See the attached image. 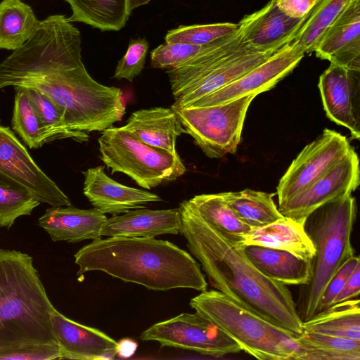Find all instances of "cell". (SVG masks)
Instances as JSON below:
<instances>
[{"instance_id":"6da1fadb","label":"cell","mask_w":360,"mask_h":360,"mask_svg":"<svg viewBox=\"0 0 360 360\" xmlns=\"http://www.w3.org/2000/svg\"><path fill=\"white\" fill-rule=\"evenodd\" d=\"M181 231L210 284L253 314L299 335L303 333L289 289L263 275L245 255L243 245L210 225L188 200L180 203Z\"/></svg>"},{"instance_id":"7a4b0ae2","label":"cell","mask_w":360,"mask_h":360,"mask_svg":"<svg viewBox=\"0 0 360 360\" xmlns=\"http://www.w3.org/2000/svg\"><path fill=\"white\" fill-rule=\"evenodd\" d=\"M79 278L100 271L148 290L191 288L205 291L207 283L196 260L167 240L155 238L108 237L94 240L75 255Z\"/></svg>"},{"instance_id":"3957f363","label":"cell","mask_w":360,"mask_h":360,"mask_svg":"<svg viewBox=\"0 0 360 360\" xmlns=\"http://www.w3.org/2000/svg\"><path fill=\"white\" fill-rule=\"evenodd\" d=\"M55 310L33 258L20 251L0 249V354L29 346L56 345L51 325Z\"/></svg>"},{"instance_id":"277c9868","label":"cell","mask_w":360,"mask_h":360,"mask_svg":"<svg viewBox=\"0 0 360 360\" xmlns=\"http://www.w3.org/2000/svg\"><path fill=\"white\" fill-rule=\"evenodd\" d=\"M8 86L36 90L62 110L67 126L75 131H103L120 121L126 104L121 89L103 85L84 63H68L25 75Z\"/></svg>"},{"instance_id":"5b68a950","label":"cell","mask_w":360,"mask_h":360,"mask_svg":"<svg viewBox=\"0 0 360 360\" xmlns=\"http://www.w3.org/2000/svg\"><path fill=\"white\" fill-rule=\"evenodd\" d=\"M356 217V199L351 194L319 207L307 218L304 229L316 253L311 262V278L307 284L301 285L296 304L302 323L317 314L328 283L354 255L351 236Z\"/></svg>"},{"instance_id":"8992f818","label":"cell","mask_w":360,"mask_h":360,"mask_svg":"<svg viewBox=\"0 0 360 360\" xmlns=\"http://www.w3.org/2000/svg\"><path fill=\"white\" fill-rule=\"evenodd\" d=\"M189 304L253 357L295 359L299 351L298 335L253 314L221 292L203 291L192 298Z\"/></svg>"},{"instance_id":"52a82bcc","label":"cell","mask_w":360,"mask_h":360,"mask_svg":"<svg viewBox=\"0 0 360 360\" xmlns=\"http://www.w3.org/2000/svg\"><path fill=\"white\" fill-rule=\"evenodd\" d=\"M98 142L101 159L112 174L123 173L146 189L174 181L186 171L179 155L145 143L123 127L105 129Z\"/></svg>"},{"instance_id":"ba28073f","label":"cell","mask_w":360,"mask_h":360,"mask_svg":"<svg viewBox=\"0 0 360 360\" xmlns=\"http://www.w3.org/2000/svg\"><path fill=\"white\" fill-rule=\"evenodd\" d=\"M79 31L63 15L39 21L31 37L0 63V89L11 80L53 66L82 60Z\"/></svg>"},{"instance_id":"9c48e42d","label":"cell","mask_w":360,"mask_h":360,"mask_svg":"<svg viewBox=\"0 0 360 360\" xmlns=\"http://www.w3.org/2000/svg\"><path fill=\"white\" fill-rule=\"evenodd\" d=\"M256 95L204 107L171 106L186 134L210 158L234 154L241 140L248 108Z\"/></svg>"},{"instance_id":"30bf717a","label":"cell","mask_w":360,"mask_h":360,"mask_svg":"<svg viewBox=\"0 0 360 360\" xmlns=\"http://www.w3.org/2000/svg\"><path fill=\"white\" fill-rule=\"evenodd\" d=\"M143 341H156L170 347L213 357L240 352V347L199 313H182L153 324L140 335Z\"/></svg>"},{"instance_id":"8fae6325","label":"cell","mask_w":360,"mask_h":360,"mask_svg":"<svg viewBox=\"0 0 360 360\" xmlns=\"http://www.w3.org/2000/svg\"><path fill=\"white\" fill-rule=\"evenodd\" d=\"M354 149L347 138L324 129L292 160L281 178L276 194L278 205L304 191Z\"/></svg>"},{"instance_id":"7c38bea8","label":"cell","mask_w":360,"mask_h":360,"mask_svg":"<svg viewBox=\"0 0 360 360\" xmlns=\"http://www.w3.org/2000/svg\"><path fill=\"white\" fill-rule=\"evenodd\" d=\"M304 55V49L293 40L237 79L185 108L218 105L244 96H257L269 91L290 73Z\"/></svg>"},{"instance_id":"4fadbf2b","label":"cell","mask_w":360,"mask_h":360,"mask_svg":"<svg viewBox=\"0 0 360 360\" xmlns=\"http://www.w3.org/2000/svg\"><path fill=\"white\" fill-rule=\"evenodd\" d=\"M360 183L359 160L352 151L325 174L298 194L278 205V210L304 225L307 218L319 207L351 195Z\"/></svg>"},{"instance_id":"5bb4252c","label":"cell","mask_w":360,"mask_h":360,"mask_svg":"<svg viewBox=\"0 0 360 360\" xmlns=\"http://www.w3.org/2000/svg\"><path fill=\"white\" fill-rule=\"evenodd\" d=\"M0 173L19 183L41 203L72 205L69 198L35 163L13 131L0 124Z\"/></svg>"},{"instance_id":"9a60e30c","label":"cell","mask_w":360,"mask_h":360,"mask_svg":"<svg viewBox=\"0 0 360 360\" xmlns=\"http://www.w3.org/2000/svg\"><path fill=\"white\" fill-rule=\"evenodd\" d=\"M319 89L326 116L360 139V70L330 63L321 75Z\"/></svg>"},{"instance_id":"2e32d148","label":"cell","mask_w":360,"mask_h":360,"mask_svg":"<svg viewBox=\"0 0 360 360\" xmlns=\"http://www.w3.org/2000/svg\"><path fill=\"white\" fill-rule=\"evenodd\" d=\"M283 12L274 0L238 23L241 41L255 51H277L292 42L304 20Z\"/></svg>"},{"instance_id":"e0dca14e","label":"cell","mask_w":360,"mask_h":360,"mask_svg":"<svg viewBox=\"0 0 360 360\" xmlns=\"http://www.w3.org/2000/svg\"><path fill=\"white\" fill-rule=\"evenodd\" d=\"M316 56L349 70H360V0H352L317 43Z\"/></svg>"},{"instance_id":"ac0fdd59","label":"cell","mask_w":360,"mask_h":360,"mask_svg":"<svg viewBox=\"0 0 360 360\" xmlns=\"http://www.w3.org/2000/svg\"><path fill=\"white\" fill-rule=\"evenodd\" d=\"M84 176L83 193L103 214L119 215L162 199L158 195L123 185L108 176L101 166L88 169Z\"/></svg>"},{"instance_id":"d6986e66","label":"cell","mask_w":360,"mask_h":360,"mask_svg":"<svg viewBox=\"0 0 360 360\" xmlns=\"http://www.w3.org/2000/svg\"><path fill=\"white\" fill-rule=\"evenodd\" d=\"M53 335L63 359H112L117 342L103 332L77 323L58 312L51 316Z\"/></svg>"},{"instance_id":"ffe728a7","label":"cell","mask_w":360,"mask_h":360,"mask_svg":"<svg viewBox=\"0 0 360 360\" xmlns=\"http://www.w3.org/2000/svg\"><path fill=\"white\" fill-rule=\"evenodd\" d=\"M276 51H255L244 44L237 51L222 60L201 77L185 87L174 98V103L172 106L180 108L186 107L237 79L264 62Z\"/></svg>"},{"instance_id":"44dd1931","label":"cell","mask_w":360,"mask_h":360,"mask_svg":"<svg viewBox=\"0 0 360 360\" xmlns=\"http://www.w3.org/2000/svg\"><path fill=\"white\" fill-rule=\"evenodd\" d=\"M179 208L132 210L107 218L101 236L155 238L164 234L177 235L181 231Z\"/></svg>"},{"instance_id":"7402d4cb","label":"cell","mask_w":360,"mask_h":360,"mask_svg":"<svg viewBox=\"0 0 360 360\" xmlns=\"http://www.w3.org/2000/svg\"><path fill=\"white\" fill-rule=\"evenodd\" d=\"M107 217L96 208L79 209L72 205L51 207L38 219L39 226L51 240L78 243L101 238L100 232Z\"/></svg>"},{"instance_id":"603a6c76","label":"cell","mask_w":360,"mask_h":360,"mask_svg":"<svg viewBox=\"0 0 360 360\" xmlns=\"http://www.w3.org/2000/svg\"><path fill=\"white\" fill-rule=\"evenodd\" d=\"M123 128L145 143L178 155L176 139L186 133L174 111L155 107L134 112Z\"/></svg>"},{"instance_id":"cb8c5ba5","label":"cell","mask_w":360,"mask_h":360,"mask_svg":"<svg viewBox=\"0 0 360 360\" xmlns=\"http://www.w3.org/2000/svg\"><path fill=\"white\" fill-rule=\"evenodd\" d=\"M245 255L266 277L283 285H306L311 276L312 259L290 252L259 245H243Z\"/></svg>"},{"instance_id":"d4e9b609","label":"cell","mask_w":360,"mask_h":360,"mask_svg":"<svg viewBox=\"0 0 360 360\" xmlns=\"http://www.w3.org/2000/svg\"><path fill=\"white\" fill-rule=\"evenodd\" d=\"M242 244L283 250L304 259H312L316 253L304 226L284 216L266 225L251 228Z\"/></svg>"},{"instance_id":"484cf974","label":"cell","mask_w":360,"mask_h":360,"mask_svg":"<svg viewBox=\"0 0 360 360\" xmlns=\"http://www.w3.org/2000/svg\"><path fill=\"white\" fill-rule=\"evenodd\" d=\"M243 45L240 33L237 30L233 34L203 46L191 59L176 68L167 70L174 98H176L185 87L201 77Z\"/></svg>"},{"instance_id":"4316f807","label":"cell","mask_w":360,"mask_h":360,"mask_svg":"<svg viewBox=\"0 0 360 360\" xmlns=\"http://www.w3.org/2000/svg\"><path fill=\"white\" fill-rule=\"evenodd\" d=\"M303 333H318L360 341V300L333 304L302 323Z\"/></svg>"},{"instance_id":"83f0119b","label":"cell","mask_w":360,"mask_h":360,"mask_svg":"<svg viewBox=\"0 0 360 360\" xmlns=\"http://www.w3.org/2000/svg\"><path fill=\"white\" fill-rule=\"evenodd\" d=\"M69 4L70 22H80L101 31H118L126 25L131 11L128 0H63Z\"/></svg>"},{"instance_id":"f1b7e54d","label":"cell","mask_w":360,"mask_h":360,"mask_svg":"<svg viewBox=\"0 0 360 360\" xmlns=\"http://www.w3.org/2000/svg\"><path fill=\"white\" fill-rule=\"evenodd\" d=\"M39 23L32 8L21 0H3L0 2V49H19Z\"/></svg>"},{"instance_id":"f546056e","label":"cell","mask_w":360,"mask_h":360,"mask_svg":"<svg viewBox=\"0 0 360 360\" xmlns=\"http://www.w3.org/2000/svg\"><path fill=\"white\" fill-rule=\"evenodd\" d=\"M296 360H359L360 341L318 333H302Z\"/></svg>"},{"instance_id":"4dcf8cb0","label":"cell","mask_w":360,"mask_h":360,"mask_svg":"<svg viewBox=\"0 0 360 360\" xmlns=\"http://www.w3.org/2000/svg\"><path fill=\"white\" fill-rule=\"evenodd\" d=\"M221 194L238 218L251 228L266 225L283 217L270 193L246 188Z\"/></svg>"},{"instance_id":"1f68e13d","label":"cell","mask_w":360,"mask_h":360,"mask_svg":"<svg viewBox=\"0 0 360 360\" xmlns=\"http://www.w3.org/2000/svg\"><path fill=\"white\" fill-rule=\"evenodd\" d=\"M188 201L203 219L235 242L242 244L251 229L228 205L221 193L197 195Z\"/></svg>"},{"instance_id":"d6a6232c","label":"cell","mask_w":360,"mask_h":360,"mask_svg":"<svg viewBox=\"0 0 360 360\" xmlns=\"http://www.w3.org/2000/svg\"><path fill=\"white\" fill-rule=\"evenodd\" d=\"M352 0H320L305 17L294 41L311 54L319 39Z\"/></svg>"},{"instance_id":"836d02e7","label":"cell","mask_w":360,"mask_h":360,"mask_svg":"<svg viewBox=\"0 0 360 360\" xmlns=\"http://www.w3.org/2000/svg\"><path fill=\"white\" fill-rule=\"evenodd\" d=\"M25 89L38 117L46 143L63 139L79 143L89 140L86 132L72 130L67 126L62 110L53 101L36 90Z\"/></svg>"},{"instance_id":"e575fe53","label":"cell","mask_w":360,"mask_h":360,"mask_svg":"<svg viewBox=\"0 0 360 360\" xmlns=\"http://www.w3.org/2000/svg\"><path fill=\"white\" fill-rule=\"evenodd\" d=\"M40 203L25 187L0 173V228L9 229L18 217L30 215Z\"/></svg>"},{"instance_id":"d590c367","label":"cell","mask_w":360,"mask_h":360,"mask_svg":"<svg viewBox=\"0 0 360 360\" xmlns=\"http://www.w3.org/2000/svg\"><path fill=\"white\" fill-rule=\"evenodd\" d=\"M14 89L12 128L30 148H39L46 142L34 108L25 88Z\"/></svg>"},{"instance_id":"8d00e7d4","label":"cell","mask_w":360,"mask_h":360,"mask_svg":"<svg viewBox=\"0 0 360 360\" xmlns=\"http://www.w3.org/2000/svg\"><path fill=\"white\" fill-rule=\"evenodd\" d=\"M238 27V23L233 22L181 25L169 30L165 39L167 43H182L203 46L236 32Z\"/></svg>"},{"instance_id":"74e56055","label":"cell","mask_w":360,"mask_h":360,"mask_svg":"<svg viewBox=\"0 0 360 360\" xmlns=\"http://www.w3.org/2000/svg\"><path fill=\"white\" fill-rule=\"evenodd\" d=\"M202 46L182 43L160 44L150 53V65L153 68L169 70L179 66L195 56Z\"/></svg>"},{"instance_id":"f35d334b","label":"cell","mask_w":360,"mask_h":360,"mask_svg":"<svg viewBox=\"0 0 360 360\" xmlns=\"http://www.w3.org/2000/svg\"><path fill=\"white\" fill-rule=\"evenodd\" d=\"M148 47L145 38L131 39L126 53L118 62L113 77L132 82L144 68Z\"/></svg>"},{"instance_id":"ab89813d","label":"cell","mask_w":360,"mask_h":360,"mask_svg":"<svg viewBox=\"0 0 360 360\" xmlns=\"http://www.w3.org/2000/svg\"><path fill=\"white\" fill-rule=\"evenodd\" d=\"M358 264H359V258L354 255L348 259L333 276L323 292L317 314L333 305L335 299Z\"/></svg>"},{"instance_id":"60d3db41","label":"cell","mask_w":360,"mask_h":360,"mask_svg":"<svg viewBox=\"0 0 360 360\" xmlns=\"http://www.w3.org/2000/svg\"><path fill=\"white\" fill-rule=\"evenodd\" d=\"M62 359H63V355L57 344L29 346L0 354V359L52 360Z\"/></svg>"},{"instance_id":"b9f144b4","label":"cell","mask_w":360,"mask_h":360,"mask_svg":"<svg viewBox=\"0 0 360 360\" xmlns=\"http://www.w3.org/2000/svg\"><path fill=\"white\" fill-rule=\"evenodd\" d=\"M278 7L288 15L303 18L320 0H274Z\"/></svg>"},{"instance_id":"7bdbcfd3","label":"cell","mask_w":360,"mask_h":360,"mask_svg":"<svg viewBox=\"0 0 360 360\" xmlns=\"http://www.w3.org/2000/svg\"><path fill=\"white\" fill-rule=\"evenodd\" d=\"M360 292V263L356 265L333 304L357 298Z\"/></svg>"},{"instance_id":"ee69618b","label":"cell","mask_w":360,"mask_h":360,"mask_svg":"<svg viewBox=\"0 0 360 360\" xmlns=\"http://www.w3.org/2000/svg\"><path fill=\"white\" fill-rule=\"evenodd\" d=\"M138 347V344L129 338H124L117 342V354L122 358H129L134 355Z\"/></svg>"},{"instance_id":"f6af8a7d","label":"cell","mask_w":360,"mask_h":360,"mask_svg":"<svg viewBox=\"0 0 360 360\" xmlns=\"http://www.w3.org/2000/svg\"><path fill=\"white\" fill-rule=\"evenodd\" d=\"M150 0H128V6L130 11L132 10L148 4Z\"/></svg>"}]
</instances>
